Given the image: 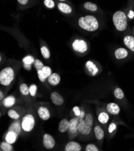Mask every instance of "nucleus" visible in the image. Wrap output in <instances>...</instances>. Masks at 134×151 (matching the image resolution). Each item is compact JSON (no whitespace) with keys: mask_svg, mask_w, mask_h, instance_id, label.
<instances>
[{"mask_svg":"<svg viewBox=\"0 0 134 151\" xmlns=\"http://www.w3.org/2000/svg\"><path fill=\"white\" fill-rule=\"evenodd\" d=\"M78 24L81 29L88 31H95L99 28L97 19L91 15L80 18L78 20Z\"/></svg>","mask_w":134,"mask_h":151,"instance_id":"obj_1","label":"nucleus"},{"mask_svg":"<svg viewBox=\"0 0 134 151\" xmlns=\"http://www.w3.org/2000/svg\"><path fill=\"white\" fill-rule=\"evenodd\" d=\"M113 21L116 29L119 31H123L127 28V16L122 11H116L113 16Z\"/></svg>","mask_w":134,"mask_h":151,"instance_id":"obj_2","label":"nucleus"},{"mask_svg":"<svg viewBox=\"0 0 134 151\" xmlns=\"http://www.w3.org/2000/svg\"><path fill=\"white\" fill-rule=\"evenodd\" d=\"M14 78L15 71L10 67L4 68L0 72V84L2 86H9Z\"/></svg>","mask_w":134,"mask_h":151,"instance_id":"obj_3","label":"nucleus"},{"mask_svg":"<svg viewBox=\"0 0 134 151\" xmlns=\"http://www.w3.org/2000/svg\"><path fill=\"white\" fill-rule=\"evenodd\" d=\"M22 128L25 132H31L35 126V119L34 116L28 114L24 116L21 120Z\"/></svg>","mask_w":134,"mask_h":151,"instance_id":"obj_4","label":"nucleus"},{"mask_svg":"<svg viewBox=\"0 0 134 151\" xmlns=\"http://www.w3.org/2000/svg\"><path fill=\"white\" fill-rule=\"evenodd\" d=\"M79 119H80L78 117H76L69 120V126L68 132L70 139H73L76 138L78 135V133H79L78 129Z\"/></svg>","mask_w":134,"mask_h":151,"instance_id":"obj_5","label":"nucleus"},{"mask_svg":"<svg viewBox=\"0 0 134 151\" xmlns=\"http://www.w3.org/2000/svg\"><path fill=\"white\" fill-rule=\"evenodd\" d=\"M73 49L79 53H84L88 49L87 44L84 40L76 39L72 43Z\"/></svg>","mask_w":134,"mask_h":151,"instance_id":"obj_6","label":"nucleus"},{"mask_svg":"<svg viewBox=\"0 0 134 151\" xmlns=\"http://www.w3.org/2000/svg\"><path fill=\"white\" fill-rule=\"evenodd\" d=\"M78 129L79 132L83 135H88L91 131V127L89 126L87 123H86L85 119H80L78 125Z\"/></svg>","mask_w":134,"mask_h":151,"instance_id":"obj_7","label":"nucleus"},{"mask_svg":"<svg viewBox=\"0 0 134 151\" xmlns=\"http://www.w3.org/2000/svg\"><path fill=\"white\" fill-rule=\"evenodd\" d=\"M43 145L47 149H52L56 145V142L53 137L49 134H45L43 136Z\"/></svg>","mask_w":134,"mask_h":151,"instance_id":"obj_8","label":"nucleus"},{"mask_svg":"<svg viewBox=\"0 0 134 151\" xmlns=\"http://www.w3.org/2000/svg\"><path fill=\"white\" fill-rule=\"evenodd\" d=\"M86 67L88 73L91 76H95L99 72V69L96 64L91 61H88L86 63Z\"/></svg>","mask_w":134,"mask_h":151,"instance_id":"obj_9","label":"nucleus"},{"mask_svg":"<svg viewBox=\"0 0 134 151\" xmlns=\"http://www.w3.org/2000/svg\"><path fill=\"white\" fill-rule=\"evenodd\" d=\"M82 147L81 145L73 141L69 142L64 147L65 151H80Z\"/></svg>","mask_w":134,"mask_h":151,"instance_id":"obj_10","label":"nucleus"},{"mask_svg":"<svg viewBox=\"0 0 134 151\" xmlns=\"http://www.w3.org/2000/svg\"><path fill=\"white\" fill-rule=\"evenodd\" d=\"M51 99L56 105H61L64 103V99L61 96L56 92H53L51 94Z\"/></svg>","mask_w":134,"mask_h":151,"instance_id":"obj_11","label":"nucleus"},{"mask_svg":"<svg viewBox=\"0 0 134 151\" xmlns=\"http://www.w3.org/2000/svg\"><path fill=\"white\" fill-rule=\"evenodd\" d=\"M37 113L40 118L43 120H48L51 116L49 109L45 107H39L37 110Z\"/></svg>","mask_w":134,"mask_h":151,"instance_id":"obj_12","label":"nucleus"},{"mask_svg":"<svg viewBox=\"0 0 134 151\" xmlns=\"http://www.w3.org/2000/svg\"><path fill=\"white\" fill-rule=\"evenodd\" d=\"M106 110L111 115H117L120 112V108L117 104L111 102L106 105Z\"/></svg>","mask_w":134,"mask_h":151,"instance_id":"obj_13","label":"nucleus"},{"mask_svg":"<svg viewBox=\"0 0 134 151\" xmlns=\"http://www.w3.org/2000/svg\"><path fill=\"white\" fill-rule=\"evenodd\" d=\"M18 136L19 135L16 132L12 131H8L5 137V140L7 142L12 145L16 142Z\"/></svg>","mask_w":134,"mask_h":151,"instance_id":"obj_14","label":"nucleus"},{"mask_svg":"<svg viewBox=\"0 0 134 151\" xmlns=\"http://www.w3.org/2000/svg\"><path fill=\"white\" fill-rule=\"evenodd\" d=\"M22 128V125H21V122L20 120H16V121L13 122L10 125V127L8 129V131H12L16 132L18 135L21 134Z\"/></svg>","mask_w":134,"mask_h":151,"instance_id":"obj_15","label":"nucleus"},{"mask_svg":"<svg viewBox=\"0 0 134 151\" xmlns=\"http://www.w3.org/2000/svg\"><path fill=\"white\" fill-rule=\"evenodd\" d=\"M35 59L33 56H28L25 57L22 59V62L24 63V67L26 70H30L31 68V65L34 64Z\"/></svg>","mask_w":134,"mask_h":151,"instance_id":"obj_16","label":"nucleus"},{"mask_svg":"<svg viewBox=\"0 0 134 151\" xmlns=\"http://www.w3.org/2000/svg\"><path fill=\"white\" fill-rule=\"evenodd\" d=\"M114 55L116 59L118 60H121L125 59L128 56V52L126 49L123 48H120L115 51Z\"/></svg>","mask_w":134,"mask_h":151,"instance_id":"obj_17","label":"nucleus"},{"mask_svg":"<svg viewBox=\"0 0 134 151\" xmlns=\"http://www.w3.org/2000/svg\"><path fill=\"white\" fill-rule=\"evenodd\" d=\"M61 78L60 75L57 73H53L51 74V75L48 78V83L51 86H55L58 85L60 82Z\"/></svg>","mask_w":134,"mask_h":151,"instance_id":"obj_18","label":"nucleus"},{"mask_svg":"<svg viewBox=\"0 0 134 151\" xmlns=\"http://www.w3.org/2000/svg\"><path fill=\"white\" fill-rule=\"evenodd\" d=\"M123 42L126 47L130 51L134 52V37L131 36H126L124 37Z\"/></svg>","mask_w":134,"mask_h":151,"instance_id":"obj_19","label":"nucleus"},{"mask_svg":"<svg viewBox=\"0 0 134 151\" xmlns=\"http://www.w3.org/2000/svg\"><path fill=\"white\" fill-rule=\"evenodd\" d=\"M16 99L14 96L10 95L3 100V104L6 108H10L15 105Z\"/></svg>","mask_w":134,"mask_h":151,"instance_id":"obj_20","label":"nucleus"},{"mask_svg":"<svg viewBox=\"0 0 134 151\" xmlns=\"http://www.w3.org/2000/svg\"><path fill=\"white\" fill-rule=\"evenodd\" d=\"M69 126V120L66 119L61 120L58 125V130L61 133H64L68 131Z\"/></svg>","mask_w":134,"mask_h":151,"instance_id":"obj_21","label":"nucleus"},{"mask_svg":"<svg viewBox=\"0 0 134 151\" xmlns=\"http://www.w3.org/2000/svg\"><path fill=\"white\" fill-rule=\"evenodd\" d=\"M58 8L61 12L66 13V14H69L72 11V9L70 6L63 3H58Z\"/></svg>","mask_w":134,"mask_h":151,"instance_id":"obj_22","label":"nucleus"},{"mask_svg":"<svg viewBox=\"0 0 134 151\" xmlns=\"http://www.w3.org/2000/svg\"><path fill=\"white\" fill-rule=\"evenodd\" d=\"M94 132H95L96 138L98 140H101L103 139L105 133L103 130L102 129V128L100 126H96L95 128H94Z\"/></svg>","mask_w":134,"mask_h":151,"instance_id":"obj_23","label":"nucleus"},{"mask_svg":"<svg viewBox=\"0 0 134 151\" xmlns=\"http://www.w3.org/2000/svg\"><path fill=\"white\" fill-rule=\"evenodd\" d=\"M110 117L105 112H102L99 115L98 120L102 124H106L108 122Z\"/></svg>","mask_w":134,"mask_h":151,"instance_id":"obj_24","label":"nucleus"},{"mask_svg":"<svg viewBox=\"0 0 134 151\" xmlns=\"http://www.w3.org/2000/svg\"><path fill=\"white\" fill-rule=\"evenodd\" d=\"M0 149L2 151H13V147L11 146V144L6 142H2L0 143Z\"/></svg>","mask_w":134,"mask_h":151,"instance_id":"obj_25","label":"nucleus"},{"mask_svg":"<svg viewBox=\"0 0 134 151\" xmlns=\"http://www.w3.org/2000/svg\"><path fill=\"white\" fill-rule=\"evenodd\" d=\"M114 94L115 96V97L118 99H122L125 97V94L123 91L119 87H117L114 90Z\"/></svg>","mask_w":134,"mask_h":151,"instance_id":"obj_26","label":"nucleus"},{"mask_svg":"<svg viewBox=\"0 0 134 151\" xmlns=\"http://www.w3.org/2000/svg\"><path fill=\"white\" fill-rule=\"evenodd\" d=\"M19 90H20L21 94L24 96H27L30 93L29 87H28L27 85L25 83H22L20 85Z\"/></svg>","mask_w":134,"mask_h":151,"instance_id":"obj_27","label":"nucleus"},{"mask_svg":"<svg viewBox=\"0 0 134 151\" xmlns=\"http://www.w3.org/2000/svg\"><path fill=\"white\" fill-rule=\"evenodd\" d=\"M84 8L87 10H90L91 11H95L98 9V7L95 4L91 3L90 2H87L84 4Z\"/></svg>","mask_w":134,"mask_h":151,"instance_id":"obj_28","label":"nucleus"},{"mask_svg":"<svg viewBox=\"0 0 134 151\" xmlns=\"http://www.w3.org/2000/svg\"><path fill=\"white\" fill-rule=\"evenodd\" d=\"M7 115L9 117L13 120H18L20 117L19 115L14 109H9L7 112Z\"/></svg>","mask_w":134,"mask_h":151,"instance_id":"obj_29","label":"nucleus"},{"mask_svg":"<svg viewBox=\"0 0 134 151\" xmlns=\"http://www.w3.org/2000/svg\"><path fill=\"white\" fill-rule=\"evenodd\" d=\"M41 54L42 55V56L44 57V59H48L50 57L51 54H50V52H49L48 48L46 47L43 46L42 47H41Z\"/></svg>","mask_w":134,"mask_h":151,"instance_id":"obj_30","label":"nucleus"},{"mask_svg":"<svg viewBox=\"0 0 134 151\" xmlns=\"http://www.w3.org/2000/svg\"><path fill=\"white\" fill-rule=\"evenodd\" d=\"M46 79H48L52 74V70L49 66H44L42 69Z\"/></svg>","mask_w":134,"mask_h":151,"instance_id":"obj_31","label":"nucleus"},{"mask_svg":"<svg viewBox=\"0 0 134 151\" xmlns=\"http://www.w3.org/2000/svg\"><path fill=\"white\" fill-rule=\"evenodd\" d=\"M34 67L36 68V69L37 70V71L38 70L42 69V68L45 66L41 60H39L38 59L35 60V62L34 63Z\"/></svg>","mask_w":134,"mask_h":151,"instance_id":"obj_32","label":"nucleus"},{"mask_svg":"<svg viewBox=\"0 0 134 151\" xmlns=\"http://www.w3.org/2000/svg\"><path fill=\"white\" fill-rule=\"evenodd\" d=\"M85 120L86 122V123L87 124L90 126L92 127L93 124V116L91 115L90 114H86V116H85Z\"/></svg>","mask_w":134,"mask_h":151,"instance_id":"obj_33","label":"nucleus"},{"mask_svg":"<svg viewBox=\"0 0 134 151\" xmlns=\"http://www.w3.org/2000/svg\"><path fill=\"white\" fill-rule=\"evenodd\" d=\"M37 87L36 84H31L29 87V90H30V94H31V97H34L36 95L37 93Z\"/></svg>","mask_w":134,"mask_h":151,"instance_id":"obj_34","label":"nucleus"},{"mask_svg":"<svg viewBox=\"0 0 134 151\" xmlns=\"http://www.w3.org/2000/svg\"><path fill=\"white\" fill-rule=\"evenodd\" d=\"M86 151H98L99 149L93 144H88L86 147Z\"/></svg>","mask_w":134,"mask_h":151,"instance_id":"obj_35","label":"nucleus"},{"mask_svg":"<svg viewBox=\"0 0 134 151\" xmlns=\"http://www.w3.org/2000/svg\"><path fill=\"white\" fill-rule=\"evenodd\" d=\"M44 4L46 7L49 9H52L55 6L54 2H53L52 0H45Z\"/></svg>","mask_w":134,"mask_h":151,"instance_id":"obj_36","label":"nucleus"},{"mask_svg":"<svg viewBox=\"0 0 134 151\" xmlns=\"http://www.w3.org/2000/svg\"><path fill=\"white\" fill-rule=\"evenodd\" d=\"M37 75H38V79H40V81H41V82H45V80L46 79L43 74V72L41 70H38L37 71Z\"/></svg>","mask_w":134,"mask_h":151,"instance_id":"obj_37","label":"nucleus"},{"mask_svg":"<svg viewBox=\"0 0 134 151\" xmlns=\"http://www.w3.org/2000/svg\"><path fill=\"white\" fill-rule=\"evenodd\" d=\"M73 113H74L76 117H79V116H80V115H81V110L80 109L79 107L75 106L73 108Z\"/></svg>","mask_w":134,"mask_h":151,"instance_id":"obj_38","label":"nucleus"},{"mask_svg":"<svg viewBox=\"0 0 134 151\" xmlns=\"http://www.w3.org/2000/svg\"><path fill=\"white\" fill-rule=\"evenodd\" d=\"M115 129H116L115 123H110V125H109V127H108V132H109V133L113 132L115 131Z\"/></svg>","mask_w":134,"mask_h":151,"instance_id":"obj_39","label":"nucleus"},{"mask_svg":"<svg viewBox=\"0 0 134 151\" xmlns=\"http://www.w3.org/2000/svg\"><path fill=\"white\" fill-rule=\"evenodd\" d=\"M18 1L19 4L22 5H25L26 3H28L29 0H18Z\"/></svg>","mask_w":134,"mask_h":151,"instance_id":"obj_40","label":"nucleus"},{"mask_svg":"<svg viewBox=\"0 0 134 151\" xmlns=\"http://www.w3.org/2000/svg\"><path fill=\"white\" fill-rule=\"evenodd\" d=\"M128 17L130 19H133V17H134V11H132V10L129 11V13L128 14Z\"/></svg>","mask_w":134,"mask_h":151,"instance_id":"obj_41","label":"nucleus"},{"mask_svg":"<svg viewBox=\"0 0 134 151\" xmlns=\"http://www.w3.org/2000/svg\"><path fill=\"white\" fill-rule=\"evenodd\" d=\"M86 113L85 112L83 111V110H81V115H80L79 117H78L79 119H84L86 116Z\"/></svg>","mask_w":134,"mask_h":151,"instance_id":"obj_42","label":"nucleus"},{"mask_svg":"<svg viewBox=\"0 0 134 151\" xmlns=\"http://www.w3.org/2000/svg\"><path fill=\"white\" fill-rule=\"evenodd\" d=\"M3 97H4V94H3V92L0 91V99L2 100L3 99Z\"/></svg>","mask_w":134,"mask_h":151,"instance_id":"obj_43","label":"nucleus"},{"mask_svg":"<svg viewBox=\"0 0 134 151\" xmlns=\"http://www.w3.org/2000/svg\"><path fill=\"white\" fill-rule=\"evenodd\" d=\"M60 1H65V0H60Z\"/></svg>","mask_w":134,"mask_h":151,"instance_id":"obj_44","label":"nucleus"}]
</instances>
